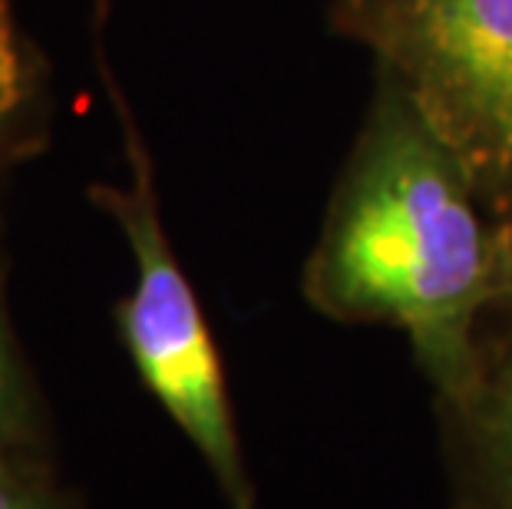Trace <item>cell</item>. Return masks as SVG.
Listing matches in <instances>:
<instances>
[{"label": "cell", "instance_id": "1", "mask_svg": "<svg viewBox=\"0 0 512 509\" xmlns=\"http://www.w3.org/2000/svg\"><path fill=\"white\" fill-rule=\"evenodd\" d=\"M496 212L410 93L377 70L361 133L301 272L304 301L410 341L433 397L476 374L496 295Z\"/></svg>", "mask_w": 512, "mask_h": 509}, {"label": "cell", "instance_id": "2", "mask_svg": "<svg viewBox=\"0 0 512 509\" xmlns=\"http://www.w3.org/2000/svg\"><path fill=\"white\" fill-rule=\"evenodd\" d=\"M470 169L493 212L512 202V0H331Z\"/></svg>", "mask_w": 512, "mask_h": 509}, {"label": "cell", "instance_id": "3", "mask_svg": "<svg viewBox=\"0 0 512 509\" xmlns=\"http://www.w3.org/2000/svg\"><path fill=\"white\" fill-rule=\"evenodd\" d=\"M133 189H96L103 209L123 225L126 242L136 258V288L119 301L116 324L139 381L176 420L185 440L199 450L228 509H258L252 473L245 467L242 440L235 430L232 400L225 371L209 324L202 318L199 298L182 275L172 245L159 225L152 179L143 146L126 123Z\"/></svg>", "mask_w": 512, "mask_h": 509}, {"label": "cell", "instance_id": "4", "mask_svg": "<svg viewBox=\"0 0 512 509\" xmlns=\"http://www.w3.org/2000/svg\"><path fill=\"white\" fill-rule=\"evenodd\" d=\"M446 509H512V324L483 334L476 374L433 397Z\"/></svg>", "mask_w": 512, "mask_h": 509}, {"label": "cell", "instance_id": "5", "mask_svg": "<svg viewBox=\"0 0 512 509\" xmlns=\"http://www.w3.org/2000/svg\"><path fill=\"white\" fill-rule=\"evenodd\" d=\"M0 509H73L50 483L0 457Z\"/></svg>", "mask_w": 512, "mask_h": 509}, {"label": "cell", "instance_id": "6", "mask_svg": "<svg viewBox=\"0 0 512 509\" xmlns=\"http://www.w3.org/2000/svg\"><path fill=\"white\" fill-rule=\"evenodd\" d=\"M24 430H27L24 394H20V387H17V374L7 357L4 331H0V453H4L7 443H14Z\"/></svg>", "mask_w": 512, "mask_h": 509}, {"label": "cell", "instance_id": "7", "mask_svg": "<svg viewBox=\"0 0 512 509\" xmlns=\"http://www.w3.org/2000/svg\"><path fill=\"white\" fill-rule=\"evenodd\" d=\"M496 295H493V314L499 321L512 324V202L503 212H496Z\"/></svg>", "mask_w": 512, "mask_h": 509}, {"label": "cell", "instance_id": "8", "mask_svg": "<svg viewBox=\"0 0 512 509\" xmlns=\"http://www.w3.org/2000/svg\"><path fill=\"white\" fill-rule=\"evenodd\" d=\"M20 100V60L14 47V34H10L4 4H0V123L14 113Z\"/></svg>", "mask_w": 512, "mask_h": 509}]
</instances>
